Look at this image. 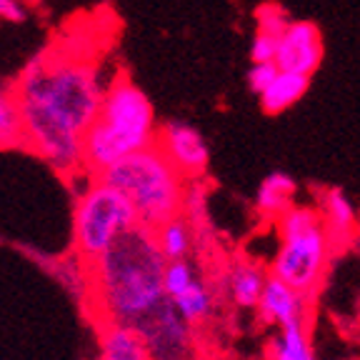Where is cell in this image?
I'll list each match as a JSON object with an SVG mask.
<instances>
[{"instance_id": "603a6c76", "label": "cell", "mask_w": 360, "mask_h": 360, "mask_svg": "<svg viewBox=\"0 0 360 360\" xmlns=\"http://www.w3.org/2000/svg\"><path fill=\"white\" fill-rule=\"evenodd\" d=\"M25 18H28V8L22 0H0V20L22 22Z\"/></svg>"}, {"instance_id": "277c9868", "label": "cell", "mask_w": 360, "mask_h": 360, "mask_svg": "<svg viewBox=\"0 0 360 360\" xmlns=\"http://www.w3.org/2000/svg\"><path fill=\"white\" fill-rule=\"evenodd\" d=\"M98 178L118 188L133 205L138 223L150 231L183 213L188 180L178 173V168L155 143L120 158L118 163L110 165Z\"/></svg>"}, {"instance_id": "8992f818", "label": "cell", "mask_w": 360, "mask_h": 360, "mask_svg": "<svg viewBox=\"0 0 360 360\" xmlns=\"http://www.w3.org/2000/svg\"><path fill=\"white\" fill-rule=\"evenodd\" d=\"M138 223L128 198L103 178H88V186L75 200L73 245L80 263L105 253L112 240Z\"/></svg>"}, {"instance_id": "9c48e42d", "label": "cell", "mask_w": 360, "mask_h": 360, "mask_svg": "<svg viewBox=\"0 0 360 360\" xmlns=\"http://www.w3.org/2000/svg\"><path fill=\"white\" fill-rule=\"evenodd\" d=\"M323 53H326V45H323L321 28L310 20H290L285 33L278 38L273 63L278 65V70H290V73L313 78V73L323 63Z\"/></svg>"}, {"instance_id": "4fadbf2b", "label": "cell", "mask_w": 360, "mask_h": 360, "mask_svg": "<svg viewBox=\"0 0 360 360\" xmlns=\"http://www.w3.org/2000/svg\"><path fill=\"white\" fill-rule=\"evenodd\" d=\"M295 191H298V186L288 173H283V170L268 173L258 186V193H255L258 215L265 220H278L290 205H295L292 202L295 200Z\"/></svg>"}, {"instance_id": "6da1fadb", "label": "cell", "mask_w": 360, "mask_h": 360, "mask_svg": "<svg viewBox=\"0 0 360 360\" xmlns=\"http://www.w3.org/2000/svg\"><path fill=\"white\" fill-rule=\"evenodd\" d=\"M11 90L20 108L22 148L63 178L83 175V133L105 90L101 58L85 45L53 43L25 63Z\"/></svg>"}, {"instance_id": "5b68a950", "label": "cell", "mask_w": 360, "mask_h": 360, "mask_svg": "<svg viewBox=\"0 0 360 360\" xmlns=\"http://www.w3.org/2000/svg\"><path fill=\"white\" fill-rule=\"evenodd\" d=\"M281 245L273 258V276L308 298L318 288L330 253V238L321 213L305 205H290L278 218Z\"/></svg>"}, {"instance_id": "ffe728a7", "label": "cell", "mask_w": 360, "mask_h": 360, "mask_svg": "<svg viewBox=\"0 0 360 360\" xmlns=\"http://www.w3.org/2000/svg\"><path fill=\"white\" fill-rule=\"evenodd\" d=\"M290 20L292 18L288 15V11L283 6H278V3H263V6H258V11H255V33L278 40L285 33Z\"/></svg>"}, {"instance_id": "7402d4cb", "label": "cell", "mask_w": 360, "mask_h": 360, "mask_svg": "<svg viewBox=\"0 0 360 360\" xmlns=\"http://www.w3.org/2000/svg\"><path fill=\"white\" fill-rule=\"evenodd\" d=\"M276 48H278V40L255 33L253 40H250V63L273 60V58H276Z\"/></svg>"}, {"instance_id": "ac0fdd59", "label": "cell", "mask_w": 360, "mask_h": 360, "mask_svg": "<svg viewBox=\"0 0 360 360\" xmlns=\"http://www.w3.org/2000/svg\"><path fill=\"white\" fill-rule=\"evenodd\" d=\"M270 353H273V360H315L308 333H305V321L283 326L278 338L273 340Z\"/></svg>"}, {"instance_id": "5bb4252c", "label": "cell", "mask_w": 360, "mask_h": 360, "mask_svg": "<svg viewBox=\"0 0 360 360\" xmlns=\"http://www.w3.org/2000/svg\"><path fill=\"white\" fill-rule=\"evenodd\" d=\"M321 218L323 225H326L328 238L330 243H340L353 233L355 228V208L350 198L345 195V191L340 188H328L323 193V200H321Z\"/></svg>"}, {"instance_id": "e0dca14e", "label": "cell", "mask_w": 360, "mask_h": 360, "mask_svg": "<svg viewBox=\"0 0 360 360\" xmlns=\"http://www.w3.org/2000/svg\"><path fill=\"white\" fill-rule=\"evenodd\" d=\"M168 300L178 310L180 318L186 323H191V326H198L200 321H205L210 315V310H213V295H210L208 285H202L200 278H195L186 290Z\"/></svg>"}, {"instance_id": "ba28073f", "label": "cell", "mask_w": 360, "mask_h": 360, "mask_svg": "<svg viewBox=\"0 0 360 360\" xmlns=\"http://www.w3.org/2000/svg\"><path fill=\"white\" fill-rule=\"evenodd\" d=\"M155 146L163 150V155L186 180H200L208 170L210 148L200 135V130L193 128L191 123L168 120V123L158 125Z\"/></svg>"}, {"instance_id": "8fae6325", "label": "cell", "mask_w": 360, "mask_h": 360, "mask_svg": "<svg viewBox=\"0 0 360 360\" xmlns=\"http://www.w3.org/2000/svg\"><path fill=\"white\" fill-rule=\"evenodd\" d=\"M98 360H153L146 340L133 326L101 323V350Z\"/></svg>"}, {"instance_id": "3957f363", "label": "cell", "mask_w": 360, "mask_h": 360, "mask_svg": "<svg viewBox=\"0 0 360 360\" xmlns=\"http://www.w3.org/2000/svg\"><path fill=\"white\" fill-rule=\"evenodd\" d=\"M158 123L150 98L118 70L105 83L96 118L83 133V175L98 178L120 158L155 143Z\"/></svg>"}, {"instance_id": "9a60e30c", "label": "cell", "mask_w": 360, "mask_h": 360, "mask_svg": "<svg viewBox=\"0 0 360 360\" xmlns=\"http://www.w3.org/2000/svg\"><path fill=\"white\" fill-rule=\"evenodd\" d=\"M155 243L160 248V253L165 255V260H178L188 258L193 250V225L186 215L180 213L175 218L165 220L153 231Z\"/></svg>"}, {"instance_id": "7c38bea8", "label": "cell", "mask_w": 360, "mask_h": 360, "mask_svg": "<svg viewBox=\"0 0 360 360\" xmlns=\"http://www.w3.org/2000/svg\"><path fill=\"white\" fill-rule=\"evenodd\" d=\"M308 88H310L308 75L290 73V70H278L276 78L258 93L260 110L265 115H281V112L290 110L308 93Z\"/></svg>"}, {"instance_id": "44dd1931", "label": "cell", "mask_w": 360, "mask_h": 360, "mask_svg": "<svg viewBox=\"0 0 360 360\" xmlns=\"http://www.w3.org/2000/svg\"><path fill=\"white\" fill-rule=\"evenodd\" d=\"M278 73V65L273 60H265V63H253L250 70H248V88L253 90L255 96H258L260 90L270 83V80L276 78Z\"/></svg>"}, {"instance_id": "2e32d148", "label": "cell", "mask_w": 360, "mask_h": 360, "mask_svg": "<svg viewBox=\"0 0 360 360\" xmlns=\"http://www.w3.org/2000/svg\"><path fill=\"white\" fill-rule=\"evenodd\" d=\"M228 285H231V295L236 300V305L240 308H255L258 305L260 292L265 285L263 270L255 268L250 263H238L228 276Z\"/></svg>"}, {"instance_id": "52a82bcc", "label": "cell", "mask_w": 360, "mask_h": 360, "mask_svg": "<svg viewBox=\"0 0 360 360\" xmlns=\"http://www.w3.org/2000/svg\"><path fill=\"white\" fill-rule=\"evenodd\" d=\"M133 328L143 335L153 360L188 358V350H191V323L180 318L178 310L173 308V303L168 298L160 300Z\"/></svg>"}, {"instance_id": "d6986e66", "label": "cell", "mask_w": 360, "mask_h": 360, "mask_svg": "<svg viewBox=\"0 0 360 360\" xmlns=\"http://www.w3.org/2000/svg\"><path fill=\"white\" fill-rule=\"evenodd\" d=\"M22 148L20 108L11 88H0V150Z\"/></svg>"}, {"instance_id": "7a4b0ae2", "label": "cell", "mask_w": 360, "mask_h": 360, "mask_svg": "<svg viewBox=\"0 0 360 360\" xmlns=\"http://www.w3.org/2000/svg\"><path fill=\"white\" fill-rule=\"evenodd\" d=\"M88 305L101 323L135 326L165 300V255L150 228L135 223L120 233L105 253L83 263Z\"/></svg>"}, {"instance_id": "30bf717a", "label": "cell", "mask_w": 360, "mask_h": 360, "mask_svg": "<svg viewBox=\"0 0 360 360\" xmlns=\"http://www.w3.org/2000/svg\"><path fill=\"white\" fill-rule=\"evenodd\" d=\"M255 308H258L260 321L281 328L288 323L305 321V295L276 276L265 278L263 292H260Z\"/></svg>"}]
</instances>
